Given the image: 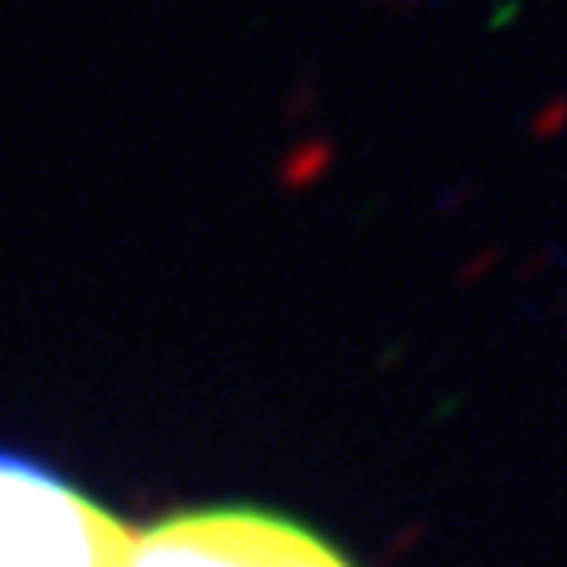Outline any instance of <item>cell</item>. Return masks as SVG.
Segmentation results:
<instances>
[{"instance_id": "6da1fadb", "label": "cell", "mask_w": 567, "mask_h": 567, "mask_svg": "<svg viewBox=\"0 0 567 567\" xmlns=\"http://www.w3.org/2000/svg\"><path fill=\"white\" fill-rule=\"evenodd\" d=\"M130 541L59 469L0 451V567H126Z\"/></svg>"}, {"instance_id": "7a4b0ae2", "label": "cell", "mask_w": 567, "mask_h": 567, "mask_svg": "<svg viewBox=\"0 0 567 567\" xmlns=\"http://www.w3.org/2000/svg\"><path fill=\"white\" fill-rule=\"evenodd\" d=\"M126 567H349L309 527L259 509H197L130 541Z\"/></svg>"}, {"instance_id": "3957f363", "label": "cell", "mask_w": 567, "mask_h": 567, "mask_svg": "<svg viewBox=\"0 0 567 567\" xmlns=\"http://www.w3.org/2000/svg\"><path fill=\"white\" fill-rule=\"evenodd\" d=\"M376 5H389V9H416V5H438V0H376Z\"/></svg>"}]
</instances>
